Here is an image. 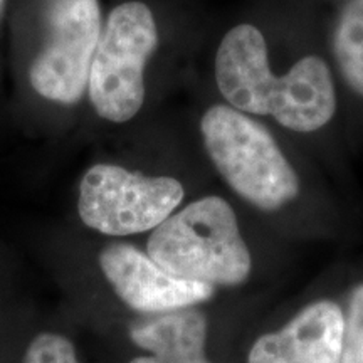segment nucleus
<instances>
[{"label":"nucleus","mask_w":363,"mask_h":363,"mask_svg":"<svg viewBox=\"0 0 363 363\" xmlns=\"http://www.w3.org/2000/svg\"><path fill=\"white\" fill-rule=\"evenodd\" d=\"M333 54L345 83L363 96V0H347L333 30Z\"/></svg>","instance_id":"9d476101"},{"label":"nucleus","mask_w":363,"mask_h":363,"mask_svg":"<svg viewBox=\"0 0 363 363\" xmlns=\"http://www.w3.org/2000/svg\"><path fill=\"white\" fill-rule=\"evenodd\" d=\"M343 311L321 299L303 308L284 328L262 335L247 363H342Z\"/></svg>","instance_id":"6e6552de"},{"label":"nucleus","mask_w":363,"mask_h":363,"mask_svg":"<svg viewBox=\"0 0 363 363\" xmlns=\"http://www.w3.org/2000/svg\"><path fill=\"white\" fill-rule=\"evenodd\" d=\"M201 133L207 155L239 197L266 212L296 201V170L266 126L229 104L203 113Z\"/></svg>","instance_id":"7ed1b4c3"},{"label":"nucleus","mask_w":363,"mask_h":363,"mask_svg":"<svg viewBox=\"0 0 363 363\" xmlns=\"http://www.w3.org/2000/svg\"><path fill=\"white\" fill-rule=\"evenodd\" d=\"M98 261L116 296L135 311L165 315L207 301L214 294V286L175 278L131 244H110L99 252Z\"/></svg>","instance_id":"0eeeda50"},{"label":"nucleus","mask_w":363,"mask_h":363,"mask_svg":"<svg viewBox=\"0 0 363 363\" xmlns=\"http://www.w3.org/2000/svg\"><path fill=\"white\" fill-rule=\"evenodd\" d=\"M342 363H363V284L353 289L343 315Z\"/></svg>","instance_id":"9b49d317"},{"label":"nucleus","mask_w":363,"mask_h":363,"mask_svg":"<svg viewBox=\"0 0 363 363\" xmlns=\"http://www.w3.org/2000/svg\"><path fill=\"white\" fill-rule=\"evenodd\" d=\"M216 83L230 108L246 115L272 116L284 128L313 133L337 111L333 76L318 56H305L286 74L276 76L267 61L264 35L256 26L239 24L220 40Z\"/></svg>","instance_id":"f257e3e1"},{"label":"nucleus","mask_w":363,"mask_h":363,"mask_svg":"<svg viewBox=\"0 0 363 363\" xmlns=\"http://www.w3.org/2000/svg\"><path fill=\"white\" fill-rule=\"evenodd\" d=\"M130 338L148 352L130 363H211L206 357L207 318L199 310L185 308L136 323Z\"/></svg>","instance_id":"1a4fd4ad"},{"label":"nucleus","mask_w":363,"mask_h":363,"mask_svg":"<svg viewBox=\"0 0 363 363\" xmlns=\"http://www.w3.org/2000/svg\"><path fill=\"white\" fill-rule=\"evenodd\" d=\"M147 254L175 278L208 286L246 283L252 257L229 202L199 199L153 229Z\"/></svg>","instance_id":"f03ea898"},{"label":"nucleus","mask_w":363,"mask_h":363,"mask_svg":"<svg viewBox=\"0 0 363 363\" xmlns=\"http://www.w3.org/2000/svg\"><path fill=\"white\" fill-rule=\"evenodd\" d=\"M6 9H7V0H0V22H2L4 16H6Z\"/></svg>","instance_id":"ddd939ff"},{"label":"nucleus","mask_w":363,"mask_h":363,"mask_svg":"<svg viewBox=\"0 0 363 363\" xmlns=\"http://www.w3.org/2000/svg\"><path fill=\"white\" fill-rule=\"evenodd\" d=\"M184 195V185L172 177L98 163L81 179L78 212L89 229L123 238L155 229L174 214Z\"/></svg>","instance_id":"39448f33"},{"label":"nucleus","mask_w":363,"mask_h":363,"mask_svg":"<svg viewBox=\"0 0 363 363\" xmlns=\"http://www.w3.org/2000/svg\"><path fill=\"white\" fill-rule=\"evenodd\" d=\"M48 38L29 67L30 86L39 96L74 104L88 89L94 51L103 30L99 0H51Z\"/></svg>","instance_id":"423d86ee"},{"label":"nucleus","mask_w":363,"mask_h":363,"mask_svg":"<svg viewBox=\"0 0 363 363\" xmlns=\"http://www.w3.org/2000/svg\"><path fill=\"white\" fill-rule=\"evenodd\" d=\"M157 48V21L147 4L128 0L111 9L88 78L89 101L98 116L125 123L138 115L145 101V67Z\"/></svg>","instance_id":"20e7f679"},{"label":"nucleus","mask_w":363,"mask_h":363,"mask_svg":"<svg viewBox=\"0 0 363 363\" xmlns=\"http://www.w3.org/2000/svg\"><path fill=\"white\" fill-rule=\"evenodd\" d=\"M22 363H81L69 338L59 333H39L27 347Z\"/></svg>","instance_id":"f8f14e48"}]
</instances>
